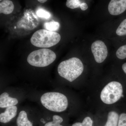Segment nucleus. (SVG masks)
<instances>
[{
	"label": "nucleus",
	"instance_id": "f257e3e1",
	"mask_svg": "<svg viewBox=\"0 0 126 126\" xmlns=\"http://www.w3.org/2000/svg\"><path fill=\"white\" fill-rule=\"evenodd\" d=\"M83 69L82 61L75 57L61 62L58 67L60 76L70 82H73L80 76Z\"/></svg>",
	"mask_w": 126,
	"mask_h": 126
},
{
	"label": "nucleus",
	"instance_id": "f03ea898",
	"mask_svg": "<svg viewBox=\"0 0 126 126\" xmlns=\"http://www.w3.org/2000/svg\"><path fill=\"white\" fill-rule=\"evenodd\" d=\"M40 101L46 108L55 112L63 111L68 106L67 97L59 93H45L41 97Z\"/></svg>",
	"mask_w": 126,
	"mask_h": 126
},
{
	"label": "nucleus",
	"instance_id": "7ed1b4c3",
	"mask_svg": "<svg viewBox=\"0 0 126 126\" xmlns=\"http://www.w3.org/2000/svg\"><path fill=\"white\" fill-rule=\"evenodd\" d=\"M61 37L58 33L45 29L35 32L31 38V42L34 46L41 48H49L58 44Z\"/></svg>",
	"mask_w": 126,
	"mask_h": 126
},
{
	"label": "nucleus",
	"instance_id": "20e7f679",
	"mask_svg": "<svg viewBox=\"0 0 126 126\" xmlns=\"http://www.w3.org/2000/svg\"><path fill=\"white\" fill-rule=\"evenodd\" d=\"M56 55L53 51L47 48L34 50L30 54L27 61L31 65L38 67H47L56 59Z\"/></svg>",
	"mask_w": 126,
	"mask_h": 126
},
{
	"label": "nucleus",
	"instance_id": "39448f33",
	"mask_svg": "<svg viewBox=\"0 0 126 126\" xmlns=\"http://www.w3.org/2000/svg\"><path fill=\"white\" fill-rule=\"evenodd\" d=\"M122 86L119 82H110L104 88L101 92L100 97L102 101L107 104L116 102L122 95Z\"/></svg>",
	"mask_w": 126,
	"mask_h": 126
},
{
	"label": "nucleus",
	"instance_id": "423d86ee",
	"mask_svg": "<svg viewBox=\"0 0 126 126\" xmlns=\"http://www.w3.org/2000/svg\"><path fill=\"white\" fill-rule=\"evenodd\" d=\"M91 50L96 63H103L107 58L108 55L107 47L103 41H95L91 45Z\"/></svg>",
	"mask_w": 126,
	"mask_h": 126
},
{
	"label": "nucleus",
	"instance_id": "0eeeda50",
	"mask_svg": "<svg viewBox=\"0 0 126 126\" xmlns=\"http://www.w3.org/2000/svg\"><path fill=\"white\" fill-rule=\"evenodd\" d=\"M109 12L113 16H118L126 10V0H111L108 5Z\"/></svg>",
	"mask_w": 126,
	"mask_h": 126
},
{
	"label": "nucleus",
	"instance_id": "6e6552de",
	"mask_svg": "<svg viewBox=\"0 0 126 126\" xmlns=\"http://www.w3.org/2000/svg\"><path fill=\"white\" fill-rule=\"evenodd\" d=\"M17 108L16 106L6 108L4 112L0 114V122L3 123L9 122L15 117L17 114Z\"/></svg>",
	"mask_w": 126,
	"mask_h": 126
},
{
	"label": "nucleus",
	"instance_id": "1a4fd4ad",
	"mask_svg": "<svg viewBox=\"0 0 126 126\" xmlns=\"http://www.w3.org/2000/svg\"><path fill=\"white\" fill-rule=\"evenodd\" d=\"M18 103V99L9 97L7 93H3L0 96V107L1 108L15 106Z\"/></svg>",
	"mask_w": 126,
	"mask_h": 126
},
{
	"label": "nucleus",
	"instance_id": "9d476101",
	"mask_svg": "<svg viewBox=\"0 0 126 126\" xmlns=\"http://www.w3.org/2000/svg\"><path fill=\"white\" fill-rule=\"evenodd\" d=\"M14 3L10 0H4L0 3V13L9 15L14 11Z\"/></svg>",
	"mask_w": 126,
	"mask_h": 126
},
{
	"label": "nucleus",
	"instance_id": "9b49d317",
	"mask_svg": "<svg viewBox=\"0 0 126 126\" xmlns=\"http://www.w3.org/2000/svg\"><path fill=\"white\" fill-rule=\"evenodd\" d=\"M16 124L18 126H33V123L28 119L27 113L24 111H21L19 113Z\"/></svg>",
	"mask_w": 126,
	"mask_h": 126
},
{
	"label": "nucleus",
	"instance_id": "f8f14e48",
	"mask_svg": "<svg viewBox=\"0 0 126 126\" xmlns=\"http://www.w3.org/2000/svg\"><path fill=\"white\" fill-rule=\"evenodd\" d=\"M119 115L114 111L109 113L107 121L105 126H118L119 121Z\"/></svg>",
	"mask_w": 126,
	"mask_h": 126
},
{
	"label": "nucleus",
	"instance_id": "ddd939ff",
	"mask_svg": "<svg viewBox=\"0 0 126 126\" xmlns=\"http://www.w3.org/2000/svg\"><path fill=\"white\" fill-rule=\"evenodd\" d=\"M44 27L45 30L48 31L55 32L58 30L60 27L59 23L55 21L45 23L44 24Z\"/></svg>",
	"mask_w": 126,
	"mask_h": 126
},
{
	"label": "nucleus",
	"instance_id": "4468645a",
	"mask_svg": "<svg viewBox=\"0 0 126 126\" xmlns=\"http://www.w3.org/2000/svg\"><path fill=\"white\" fill-rule=\"evenodd\" d=\"M63 121V119L58 115L53 116V121L47 123L44 126H63L60 124Z\"/></svg>",
	"mask_w": 126,
	"mask_h": 126
},
{
	"label": "nucleus",
	"instance_id": "2eb2a0df",
	"mask_svg": "<svg viewBox=\"0 0 126 126\" xmlns=\"http://www.w3.org/2000/svg\"><path fill=\"white\" fill-rule=\"evenodd\" d=\"M116 34L120 36L126 35V19L123 21L119 25L116 31Z\"/></svg>",
	"mask_w": 126,
	"mask_h": 126
},
{
	"label": "nucleus",
	"instance_id": "dca6fc26",
	"mask_svg": "<svg viewBox=\"0 0 126 126\" xmlns=\"http://www.w3.org/2000/svg\"><path fill=\"white\" fill-rule=\"evenodd\" d=\"M116 55L118 58L124 59L126 58V45L119 47L116 52Z\"/></svg>",
	"mask_w": 126,
	"mask_h": 126
},
{
	"label": "nucleus",
	"instance_id": "f3484780",
	"mask_svg": "<svg viewBox=\"0 0 126 126\" xmlns=\"http://www.w3.org/2000/svg\"><path fill=\"white\" fill-rule=\"evenodd\" d=\"M81 4L80 0H67L66 5L68 8L73 9L80 7Z\"/></svg>",
	"mask_w": 126,
	"mask_h": 126
},
{
	"label": "nucleus",
	"instance_id": "a211bd4d",
	"mask_svg": "<svg viewBox=\"0 0 126 126\" xmlns=\"http://www.w3.org/2000/svg\"><path fill=\"white\" fill-rule=\"evenodd\" d=\"M93 122L89 117L84 118L82 122H77L72 125V126H92Z\"/></svg>",
	"mask_w": 126,
	"mask_h": 126
},
{
	"label": "nucleus",
	"instance_id": "6ab92c4d",
	"mask_svg": "<svg viewBox=\"0 0 126 126\" xmlns=\"http://www.w3.org/2000/svg\"><path fill=\"white\" fill-rule=\"evenodd\" d=\"M37 15L39 17L45 19H48L51 16V15L49 12L42 9L38 10L37 12Z\"/></svg>",
	"mask_w": 126,
	"mask_h": 126
},
{
	"label": "nucleus",
	"instance_id": "aec40b11",
	"mask_svg": "<svg viewBox=\"0 0 126 126\" xmlns=\"http://www.w3.org/2000/svg\"><path fill=\"white\" fill-rule=\"evenodd\" d=\"M118 126H126V113H122L120 115Z\"/></svg>",
	"mask_w": 126,
	"mask_h": 126
},
{
	"label": "nucleus",
	"instance_id": "412c9836",
	"mask_svg": "<svg viewBox=\"0 0 126 126\" xmlns=\"http://www.w3.org/2000/svg\"><path fill=\"white\" fill-rule=\"evenodd\" d=\"M80 8L82 11H85L88 8V5L86 2H82L80 5Z\"/></svg>",
	"mask_w": 126,
	"mask_h": 126
},
{
	"label": "nucleus",
	"instance_id": "4be33fe9",
	"mask_svg": "<svg viewBox=\"0 0 126 126\" xmlns=\"http://www.w3.org/2000/svg\"><path fill=\"white\" fill-rule=\"evenodd\" d=\"M123 70L126 74V63H124L122 66Z\"/></svg>",
	"mask_w": 126,
	"mask_h": 126
},
{
	"label": "nucleus",
	"instance_id": "5701e85b",
	"mask_svg": "<svg viewBox=\"0 0 126 126\" xmlns=\"http://www.w3.org/2000/svg\"><path fill=\"white\" fill-rule=\"evenodd\" d=\"M39 2L41 3H44L47 1V0H37Z\"/></svg>",
	"mask_w": 126,
	"mask_h": 126
},
{
	"label": "nucleus",
	"instance_id": "b1692460",
	"mask_svg": "<svg viewBox=\"0 0 126 126\" xmlns=\"http://www.w3.org/2000/svg\"><path fill=\"white\" fill-rule=\"evenodd\" d=\"M1 0H0V1H1Z\"/></svg>",
	"mask_w": 126,
	"mask_h": 126
}]
</instances>
